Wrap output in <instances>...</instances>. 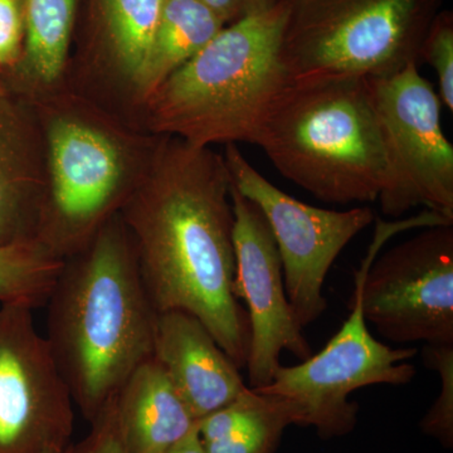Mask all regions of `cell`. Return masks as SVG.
<instances>
[{"label": "cell", "instance_id": "obj_1", "mask_svg": "<svg viewBox=\"0 0 453 453\" xmlns=\"http://www.w3.org/2000/svg\"><path fill=\"white\" fill-rule=\"evenodd\" d=\"M231 187L225 157L172 136L119 219L157 311L195 315L244 368L251 330L234 294Z\"/></svg>", "mask_w": 453, "mask_h": 453}, {"label": "cell", "instance_id": "obj_2", "mask_svg": "<svg viewBox=\"0 0 453 453\" xmlns=\"http://www.w3.org/2000/svg\"><path fill=\"white\" fill-rule=\"evenodd\" d=\"M44 306V338L74 405L92 423L153 357L159 314L119 217L64 259Z\"/></svg>", "mask_w": 453, "mask_h": 453}, {"label": "cell", "instance_id": "obj_3", "mask_svg": "<svg viewBox=\"0 0 453 453\" xmlns=\"http://www.w3.org/2000/svg\"><path fill=\"white\" fill-rule=\"evenodd\" d=\"M290 0L226 26L151 95L155 127L198 148L250 142L290 86L280 58Z\"/></svg>", "mask_w": 453, "mask_h": 453}, {"label": "cell", "instance_id": "obj_4", "mask_svg": "<svg viewBox=\"0 0 453 453\" xmlns=\"http://www.w3.org/2000/svg\"><path fill=\"white\" fill-rule=\"evenodd\" d=\"M277 172L333 204L372 203L386 181V157L368 80L290 85L255 136Z\"/></svg>", "mask_w": 453, "mask_h": 453}, {"label": "cell", "instance_id": "obj_5", "mask_svg": "<svg viewBox=\"0 0 453 453\" xmlns=\"http://www.w3.org/2000/svg\"><path fill=\"white\" fill-rule=\"evenodd\" d=\"M442 0H290L280 58L290 85L380 79L421 65Z\"/></svg>", "mask_w": 453, "mask_h": 453}, {"label": "cell", "instance_id": "obj_6", "mask_svg": "<svg viewBox=\"0 0 453 453\" xmlns=\"http://www.w3.org/2000/svg\"><path fill=\"white\" fill-rule=\"evenodd\" d=\"M408 220L377 219L374 238L356 271L350 315L323 350L294 366L280 365L267 386L255 388L281 399L292 425L312 427L324 440L347 436L357 423L359 405L349 395L371 386H405L416 377L408 360L414 348H392L369 333L362 305L363 282L372 262L390 237L410 229Z\"/></svg>", "mask_w": 453, "mask_h": 453}, {"label": "cell", "instance_id": "obj_7", "mask_svg": "<svg viewBox=\"0 0 453 453\" xmlns=\"http://www.w3.org/2000/svg\"><path fill=\"white\" fill-rule=\"evenodd\" d=\"M368 82L386 157L381 211L401 217L425 207L453 220V146L436 88L416 64Z\"/></svg>", "mask_w": 453, "mask_h": 453}, {"label": "cell", "instance_id": "obj_8", "mask_svg": "<svg viewBox=\"0 0 453 453\" xmlns=\"http://www.w3.org/2000/svg\"><path fill=\"white\" fill-rule=\"evenodd\" d=\"M225 162L232 184L257 205L275 238L295 319L303 329L314 324L327 309L323 288L330 268L351 240L374 222V211L306 204L273 186L235 144L226 145Z\"/></svg>", "mask_w": 453, "mask_h": 453}, {"label": "cell", "instance_id": "obj_9", "mask_svg": "<svg viewBox=\"0 0 453 453\" xmlns=\"http://www.w3.org/2000/svg\"><path fill=\"white\" fill-rule=\"evenodd\" d=\"M422 229L372 262L363 311L395 344H453V225Z\"/></svg>", "mask_w": 453, "mask_h": 453}, {"label": "cell", "instance_id": "obj_10", "mask_svg": "<svg viewBox=\"0 0 453 453\" xmlns=\"http://www.w3.org/2000/svg\"><path fill=\"white\" fill-rule=\"evenodd\" d=\"M33 311L0 305V453L65 452L73 438V395Z\"/></svg>", "mask_w": 453, "mask_h": 453}, {"label": "cell", "instance_id": "obj_11", "mask_svg": "<svg viewBox=\"0 0 453 453\" xmlns=\"http://www.w3.org/2000/svg\"><path fill=\"white\" fill-rule=\"evenodd\" d=\"M50 189L42 208L38 242L56 257L80 251L110 222L122 198V162L115 144L80 121L50 130Z\"/></svg>", "mask_w": 453, "mask_h": 453}, {"label": "cell", "instance_id": "obj_12", "mask_svg": "<svg viewBox=\"0 0 453 453\" xmlns=\"http://www.w3.org/2000/svg\"><path fill=\"white\" fill-rule=\"evenodd\" d=\"M231 201L234 216V294L238 301H246L251 330L246 365L249 387L261 388L273 380L283 350L290 351L301 362L311 357L312 350L288 303L281 258L266 219L234 184Z\"/></svg>", "mask_w": 453, "mask_h": 453}, {"label": "cell", "instance_id": "obj_13", "mask_svg": "<svg viewBox=\"0 0 453 453\" xmlns=\"http://www.w3.org/2000/svg\"><path fill=\"white\" fill-rule=\"evenodd\" d=\"M153 357L196 421L232 403L249 387L210 330L189 312L157 314Z\"/></svg>", "mask_w": 453, "mask_h": 453}, {"label": "cell", "instance_id": "obj_14", "mask_svg": "<svg viewBox=\"0 0 453 453\" xmlns=\"http://www.w3.org/2000/svg\"><path fill=\"white\" fill-rule=\"evenodd\" d=\"M113 411L125 453H163L198 423L154 357L125 381Z\"/></svg>", "mask_w": 453, "mask_h": 453}, {"label": "cell", "instance_id": "obj_15", "mask_svg": "<svg viewBox=\"0 0 453 453\" xmlns=\"http://www.w3.org/2000/svg\"><path fill=\"white\" fill-rule=\"evenodd\" d=\"M292 425L281 399L247 387L232 403L198 421L207 453H275Z\"/></svg>", "mask_w": 453, "mask_h": 453}, {"label": "cell", "instance_id": "obj_16", "mask_svg": "<svg viewBox=\"0 0 453 453\" xmlns=\"http://www.w3.org/2000/svg\"><path fill=\"white\" fill-rule=\"evenodd\" d=\"M226 26L201 0H162L140 88L151 96Z\"/></svg>", "mask_w": 453, "mask_h": 453}, {"label": "cell", "instance_id": "obj_17", "mask_svg": "<svg viewBox=\"0 0 453 453\" xmlns=\"http://www.w3.org/2000/svg\"><path fill=\"white\" fill-rule=\"evenodd\" d=\"M44 196L38 179L27 172L13 118L0 104V244L38 242Z\"/></svg>", "mask_w": 453, "mask_h": 453}, {"label": "cell", "instance_id": "obj_18", "mask_svg": "<svg viewBox=\"0 0 453 453\" xmlns=\"http://www.w3.org/2000/svg\"><path fill=\"white\" fill-rule=\"evenodd\" d=\"M76 0H25L27 64L43 81H53L64 70Z\"/></svg>", "mask_w": 453, "mask_h": 453}, {"label": "cell", "instance_id": "obj_19", "mask_svg": "<svg viewBox=\"0 0 453 453\" xmlns=\"http://www.w3.org/2000/svg\"><path fill=\"white\" fill-rule=\"evenodd\" d=\"M62 264L40 242L0 244V305H46Z\"/></svg>", "mask_w": 453, "mask_h": 453}, {"label": "cell", "instance_id": "obj_20", "mask_svg": "<svg viewBox=\"0 0 453 453\" xmlns=\"http://www.w3.org/2000/svg\"><path fill=\"white\" fill-rule=\"evenodd\" d=\"M113 53L139 83L150 50L162 0H100Z\"/></svg>", "mask_w": 453, "mask_h": 453}, {"label": "cell", "instance_id": "obj_21", "mask_svg": "<svg viewBox=\"0 0 453 453\" xmlns=\"http://www.w3.org/2000/svg\"><path fill=\"white\" fill-rule=\"evenodd\" d=\"M426 365L437 372L441 389L421 422L422 431L446 449L453 446V344L426 345Z\"/></svg>", "mask_w": 453, "mask_h": 453}, {"label": "cell", "instance_id": "obj_22", "mask_svg": "<svg viewBox=\"0 0 453 453\" xmlns=\"http://www.w3.org/2000/svg\"><path fill=\"white\" fill-rule=\"evenodd\" d=\"M427 62L437 76L438 96L453 110V20L449 12L438 13L422 44L421 64Z\"/></svg>", "mask_w": 453, "mask_h": 453}, {"label": "cell", "instance_id": "obj_23", "mask_svg": "<svg viewBox=\"0 0 453 453\" xmlns=\"http://www.w3.org/2000/svg\"><path fill=\"white\" fill-rule=\"evenodd\" d=\"M89 425L91 429L88 436L74 445L71 443L64 453H125L116 423L113 401Z\"/></svg>", "mask_w": 453, "mask_h": 453}, {"label": "cell", "instance_id": "obj_24", "mask_svg": "<svg viewBox=\"0 0 453 453\" xmlns=\"http://www.w3.org/2000/svg\"><path fill=\"white\" fill-rule=\"evenodd\" d=\"M25 40V0H0V65L16 61Z\"/></svg>", "mask_w": 453, "mask_h": 453}, {"label": "cell", "instance_id": "obj_25", "mask_svg": "<svg viewBox=\"0 0 453 453\" xmlns=\"http://www.w3.org/2000/svg\"><path fill=\"white\" fill-rule=\"evenodd\" d=\"M217 16L222 18L226 26L244 18L256 16L277 4L280 0H201Z\"/></svg>", "mask_w": 453, "mask_h": 453}, {"label": "cell", "instance_id": "obj_26", "mask_svg": "<svg viewBox=\"0 0 453 453\" xmlns=\"http://www.w3.org/2000/svg\"><path fill=\"white\" fill-rule=\"evenodd\" d=\"M163 453H207L203 446L201 437H199L198 423L186 437L181 438L175 445Z\"/></svg>", "mask_w": 453, "mask_h": 453}, {"label": "cell", "instance_id": "obj_27", "mask_svg": "<svg viewBox=\"0 0 453 453\" xmlns=\"http://www.w3.org/2000/svg\"><path fill=\"white\" fill-rule=\"evenodd\" d=\"M44 453H64V452H52V451H50V452H44Z\"/></svg>", "mask_w": 453, "mask_h": 453}]
</instances>
